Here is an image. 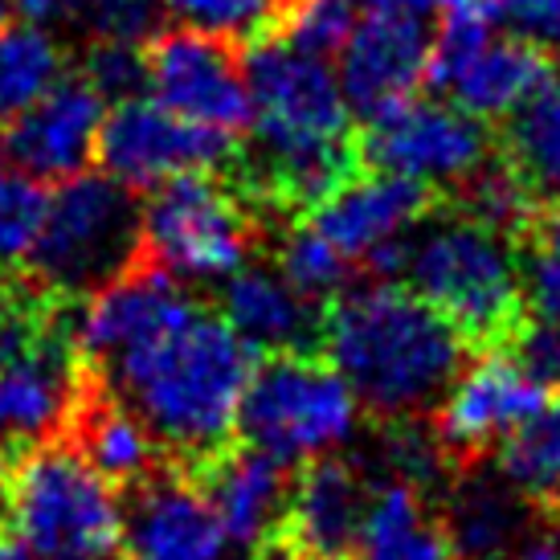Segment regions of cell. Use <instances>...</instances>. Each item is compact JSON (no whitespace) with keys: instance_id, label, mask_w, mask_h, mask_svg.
<instances>
[{"instance_id":"cell-1","label":"cell","mask_w":560,"mask_h":560,"mask_svg":"<svg viewBox=\"0 0 560 560\" xmlns=\"http://www.w3.org/2000/svg\"><path fill=\"white\" fill-rule=\"evenodd\" d=\"M254 152L246 188L258 205L312 209L357 172L352 107L327 58L303 54L282 37H262L246 54Z\"/></svg>"},{"instance_id":"cell-2","label":"cell","mask_w":560,"mask_h":560,"mask_svg":"<svg viewBox=\"0 0 560 560\" xmlns=\"http://www.w3.org/2000/svg\"><path fill=\"white\" fill-rule=\"evenodd\" d=\"M249 373L254 348L221 315L192 307L103 364V385L140 413L160 446H172L185 463H205L230 446Z\"/></svg>"},{"instance_id":"cell-3","label":"cell","mask_w":560,"mask_h":560,"mask_svg":"<svg viewBox=\"0 0 560 560\" xmlns=\"http://www.w3.org/2000/svg\"><path fill=\"white\" fill-rule=\"evenodd\" d=\"M331 369L373 418L401 421L442 401L463 369L467 340L413 287L373 282L336 295L324 315Z\"/></svg>"},{"instance_id":"cell-4","label":"cell","mask_w":560,"mask_h":560,"mask_svg":"<svg viewBox=\"0 0 560 560\" xmlns=\"http://www.w3.org/2000/svg\"><path fill=\"white\" fill-rule=\"evenodd\" d=\"M405 275L438 315H446L467 343L508 340L524 324L520 262L512 237L475 218L430 221L409 237Z\"/></svg>"},{"instance_id":"cell-5","label":"cell","mask_w":560,"mask_h":560,"mask_svg":"<svg viewBox=\"0 0 560 560\" xmlns=\"http://www.w3.org/2000/svg\"><path fill=\"white\" fill-rule=\"evenodd\" d=\"M4 508L33 560H107L124 540L115 482L74 446H33L4 487Z\"/></svg>"},{"instance_id":"cell-6","label":"cell","mask_w":560,"mask_h":560,"mask_svg":"<svg viewBox=\"0 0 560 560\" xmlns=\"http://www.w3.org/2000/svg\"><path fill=\"white\" fill-rule=\"evenodd\" d=\"M140 258V209L131 188L107 172L66 176L46 197V218L30 249L33 282L42 291L82 299Z\"/></svg>"},{"instance_id":"cell-7","label":"cell","mask_w":560,"mask_h":560,"mask_svg":"<svg viewBox=\"0 0 560 560\" xmlns=\"http://www.w3.org/2000/svg\"><path fill=\"white\" fill-rule=\"evenodd\" d=\"M357 393L331 369V360H315L295 348L270 352L262 364H254L237 409V430L249 446L291 467L336 454L357 434Z\"/></svg>"},{"instance_id":"cell-8","label":"cell","mask_w":560,"mask_h":560,"mask_svg":"<svg viewBox=\"0 0 560 560\" xmlns=\"http://www.w3.org/2000/svg\"><path fill=\"white\" fill-rule=\"evenodd\" d=\"M254 221L246 201L209 172H185L152 188L140 209L143 262L168 270L172 279L221 282L246 266Z\"/></svg>"},{"instance_id":"cell-9","label":"cell","mask_w":560,"mask_h":560,"mask_svg":"<svg viewBox=\"0 0 560 560\" xmlns=\"http://www.w3.org/2000/svg\"><path fill=\"white\" fill-rule=\"evenodd\" d=\"M425 79L446 103L475 119H512L552 79V70L545 49L524 33L442 21L430 42Z\"/></svg>"},{"instance_id":"cell-10","label":"cell","mask_w":560,"mask_h":560,"mask_svg":"<svg viewBox=\"0 0 560 560\" xmlns=\"http://www.w3.org/2000/svg\"><path fill=\"white\" fill-rule=\"evenodd\" d=\"M234 156V136L218 127L192 124L176 110L160 107L156 98H119L103 115L94 160L110 180L124 188H156L185 172H218Z\"/></svg>"},{"instance_id":"cell-11","label":"cell","mask_w":560,"mask_h":560,"mask_svg":"<svg viewBox=\"0 0 560 560\" xmlns=\"http://www.w3.org/2000/svg\"><path fill=\"white\" fill-rule=\"evenodd\" d=\"M425 213H430L425 185L373 168L352 172L324 201H315L307 225H315L352 262L360 258L376 275H397L405 270L409 237L425 221Z\"/></svg>"},{"instance_id":"cell-12","label":"cell","mask_w":560,"mask_h":560,"mask_svg":"<svg viewBox=\"0 0 560 560\" xmlns=\"http://www.w3.org/2000/svg\"><path fill=\"white\" fill-rule=\"evenodd\" d=\"M143 74H148L143 86L160 107L176 110L192 124L218 127L230 136L249 127L246 70L225 37L188 25L152 33L143 42Z\"/></svg>"},{"instance_id":"cell-13","label":"cell","mask_w":560,"mask_h":560,"mask_svg":"<svg viewBox=\"0 0 560 560\" xmlns=\"http://www.w3.org/2000/svg\"><path fill=\"white\" fill-rule=\"evenodd\" d=\"M86 381V360L70 340L58 303L46 331L0 364V446L25 454L70 430Z\"/></svg>"},{"instance_id":"cell-14","label":"cell","mask_w":560,"mask_h":560,"mask_svg":"<svg viewBox=\"0 0 560 560\" xmlns=\"http://www.w3.org/2000/svg\"><path fill=\"white\" fill-rule=\"evenodd\" d=\"M360 152L373 160V168L409 176L418 185H463L491 160V140L482 119L454 103L405 98L369 119Z\"/></svg>"},{"instance_id":"cell-15","label":"cell","mask_w":560,"mask_h":560,"mask_svg":"<svg viewBox=\"0 0 560 560\" xmlns=\"http://www.w3.org/2000/svg\"><path fill=\"white\" fill-rule=\"evenodd\" d=\"M192 312L188 295L168 270L152 262L127 266L119 279L94 287L91 295H82L74 312H66V331L86 360V369H103L115 357H124L127 348L152 340L176 319Z\"/></svg>"},{"instance_id":"cell-16","label":"cell","mask_w":560,"mask_h":560,"mask_svg":"<svg viewBox=\"0 0 560 560\" xmlns=\"http://www.w3.org/2000/svg\"><path fill=\"white\" fill-rule=\"evenodd\" d=\"M548 401V389L515 357L487 352L479 364L458 369L442 393L434 438L451 458H479L499 446L524 418Z\"/></svg>"},{"instance_id":"cell-17","label":"cell","mask_w":560,"mask_h":560,"mask_svg":"<svg viewBox=\"0 0 560 560\" xmlns=\"http://www.w3.org/2000/svg\"><path fill=\"white\" fill-rule=\"evenodd\" d=\"M107 98L86 79H58L42 98L16 110L4 131V156L37 180L79 176L94 160Z\"/></svg>"},{"instance_id":"cell-18","label":"cell","mask_w":560,"mask_h":560,"mask_svg":"<svg viewBox=\"0 0 560 560\" xmlns=\"http://www.w3.org/2000/svg\"><path fill=\"white\" fill-rule=\"evenodd\" d=\"M430 37L425 16L409 13H364L340 49V86L352 115L376 119L381 110L413 98L425 82Z\"/></svg>"},{"instance_id":"cell-19","label":"cell","mask_w":560,"mask_h":560,"mask_svg":"<svg viewBox=\"0 0 560 560\" xmlns=\"http://www.w3.org/2000/svg\"><path fill=\"white\" fill-rule=\"evenodd\" d=\"M124 545L131 560H221L230 536L205 487L180 470H156L136 482L124 512Z\"/></svg>"},{"instance_id":"cell-20","label":"cell","mask_w":560,"mask_h":560,"mask_svg":"<svg viewBox=\"0 0 560 560\" xmlns=\"http://www.w3.org/2000/svg\"><path fill=\"white\" fill-rule=\"evenodd\" d=\"M369 491L373 487L364 479V470H357L336 454H324V458L307 463V470L299 475L279 532L287 536L291 548L343 557L357 545L360 520L369 508Z\"/></svg>"},{"instance_id":"cell-21","label":"cell","mask_w":560,"mask_h":560,"mask_svg":"<svg viewBox=\"0 0 560 560\" xmlns=\"http://www.w3.org/2000/svg\"><path fill=\"white\" fill-rule=\"evenodd\" d=\"M205 495L213 499L221 528L234 545H262L282 528V512L291 499L287 463L275 454L246 446V451H218L205 458Z\"/></svg>"},{"instance_id":"cell-22","label":"cell","mask_w":560,"mask_h":560,"mask_svg":"<svg viewBox=\"0 0 560 560\" xmlns=\"http://www.w3.org/2000/svg\"><path fill=\"white\" fill-rule=\"evenodd\" d=\"M221 319L249 348L266 352L307 348L324 324L312 299H303L279 270L266 266H237L230 279H221Z\"/></svg>"},{"instance_id":"cell-23","label":"cell","mask_w":560,"mask_h":560,"mask_svg":"<svg viewBox=\"0 0 560 560\" xmlns=\"http://www.w3.org/2000/svg\"><path fill=\"white\" fill-rule=\"evenodd\" d=\"M74 434V451L91 463L103 479L115 487H136L148 475H156V434L143 425V418L127 401H119L107 385H98V376L86 381L82 401L74 409L70 430Z\"/></svg>"},{"instance_id":"cell-24","label":"cell","mask_w":560,"mask_h":560,"mask_svg":"<svg viewBox=\"0 0 560 560\" xmlns=\"http://www.w3.org/2000/svg\"><path fill=\"white\" fill-rule=\"evenodd\" d=\"M357 560H458L446 520L425 503L418 482L385 479L369 491V508L360 520Z\"/></svg>"},{"instance_id":"cell-25","label":"cell","mask_w":560,"mask_h":560,"mask_svg":"<svg viewBox=\"0 0 560 560\" xmlns=\"http://www.w3.org/2000/svg\"><path fill=\"white\" fill-rule=\"evenodd\" d=\"M442 520L454 557L463 560H508L524 540V503L508 479H467L451 495V512Z\"/></svg>"},{"instance_id":"cell-26","label":"cell","mask_w":560,"mask_h":560,"mask_svg":"<svg viewBox=\"0 0 560 560\" xmlns=\"http://www.w3.org/2000/svg\"><path fill=\"white\" fill-rule=\"evenodd\" d=\"M499 475L520 491V499L560 508V397H548L499 442Z\"/></svg>"},{"instance_id":"cell-27","label":"cell","mask_w":560,"mask_h":560,"mask_svg":"<svg viewBox=\"0 0 560 560\" xmlns=\"http://www.w3.org/2000/svg\"><path fill=\"white\" fill-rule=\"evenodd\" d=\"M508 164L540 197H560V82L548 79L508 127Z\"/></svg>"},{"instance_id":"cell-28","label":"cell","mask_w":560,"mask_h":560,"mask_svg":"<svg viewBox=\"0 0 560 560\" xmlns=\"http://www.w3.org/2000/svg\"><path fill=\"white\" fill-rule=\"evenodd\" d=\"M62 46L37 21L0 25V119H13L62 79Z\"/></svg>"},{"instance_id":"cell-29","label":"cell","mask_w":560,"mask_h":560,"mask_svg":"<svg viewBox=\"0 0 560 560\" xmlns=\"http://www.w3.org/2000/svg\"><path fill=\"white\" fill-rule=\"evenodd\" d=\"M463 209H467V218L482 221V225H491L499 234L515 237L520 230H528L532 221H536V201H540V192L520 176V172L503 160V164H482L475 176L463 180Z\"/></svg>"},{"instance_id":"cell-30","label":"cell","mask_w":560,"mask_h":560,"mask_svg":"<svg viewBox=\"0 0 560 560\" xmlns=\"http://www.w3.org/2000/svg\"><path fill=\"white\" fill-rule=\"evenodd\" d=\"M279 275L295 287L303 299L324 303L343 291V282L352 275V258L327 242L315 225H299L282 237L279 246Z\"/></svg>"},{"instance_id":"cell-31","label":"cell","mask_w":560,"mask_h":560,"mask_svg":"<svg viewBox=\"0 0 560 560\" xmlns=\"http://www.w3.org/2000/svg\"><path fill=\"white\" fill-rule=\"evenodd\" d=\"M46 188L37 176L21 168H0V275L30 262L42 218H46Z\"/></svg>"},{"instance_id":"cell-32","label":"cell","mask_w":560,"mask_h":560,"mask_svg":"<svg viewBox=\"0 0 560 560\" xmlns=\"http://www.w3.org/2000/svg\"><path fill=\"white\" fill-rule=\"evenodd\" d=\"M275 25L287 46L315 58H331L343 49L357 16H352V0H279Z\"/></svg>"},{"instance_id":"cell-33","label":"cell","mask_w":560,"mask_h":560,"mask_svg":"<svg viewBox=\"0 0 560 560\" xmlns=\"http://www.w3.org/2000/svg\"><path fill=\"white\" fill-rule=\"evenodd\" d=\"M160 13L180 21L188 30L213 33L225 42L237 37H258L275 25L279 0H156Z\"/></svg>"},{"instance_id":"cell-34","label":"cell","mask_w":560,"mask_h":560,"mask_svg":"<svg viewBox=\"0 0 560 560\" xmlns=\"http://www.w3.org/2000/svg\"><path fill=\"white\" fill-rule=\"evenodd\" d=\"M58 303L62 299L42 291L37 282H0V364L46 331Z\"/></svg>"},{"instance_id":"cell-35","label":"cell","mask_w":560,"mask_h":560,"mask_svg":"<svg viewBox=\"0 0 560 560\" xmlns=\"http://www.w3.org/2000/svg\"><path fill=\"white\" fill-rule=\"evenodd\" d=\"M82 79L103 98H131L143 86V46L136 42H110L94 37L82 54Z\"/></svg>"},{"instance_id":"cell-36","label":"cell","mask_w":560,"mask_h":560,"mask_svg":"<svg viewBox=\"0 0 560 560\" xmlns=\"http://www.w3.org/2000/svg\"><path fill=\"white\" fill-rule=\"evenodd\" d=\"M442 442L430 438L421 425H409V418H401V425H393L389 438H385V451H381V463L389 470V479L405 482H425L434 479L438 467H442Z\"/></svg>"},{"instance_id":"cell-37","label":"cell","mask_w":560,"mask_h":560,"mask_svg":"<svg viewBox=\"0 0 560 560\" xmlns=\"http://www.w3.org/2000/svg\"><path fill=\"white\" fill-rule=\"evenodd\" d=\"M156 0H94L82 13V25L94 37H110V42H136L143 46L156 33Z\"/></svg>"},{"instance_id":"cell-38","label":"cell","mask_w":560,"mask_h":560,"mask_svg":"<svg viewBox=\"0 0 560 560\" xmlns=\"http://www.w3.org/2000/svg\"><path fill=\"white\" fill-rule=\"evenodd\" d=\"M520 295L524 312L545 324H560V249L540 246L532 249L520 266Z\"/></svg>"},{"instance_id":"cell-39","label":"cell","mask_w":560,"mask_h":560,"mask_svg":"<svg viewBox=\"0 0 560 560\" xmlns=\"http://www.w3.org/2000/svg\"><path fill=\"white\" fill-rule=\"evenodd\" d=\"M515 360H520L545 389L560 385V324H545V319H536L532 327L520 324Z\"/></svg>"},{"instance_id":"cell-40","label":"cell","mask_w":560,"mask_h":560,"mask_svg":"<svg viewBox=\"0 0 560 560\" xmlns=\"http://www.w3.org/2000/svg\"><path fill=\"white\" fill-rule=\"evenodd\" d=\"M94 0H21V9L30 21L49 25V21H82V13L91 9Z\"/></svg>"},{"instance_id":"cell-41","label":"cell","mask_w":560,"mask_h":560,"mask_svg":"<svg viewBox=\"0 0 560 560\" xmlns=\"http://www.w3.org/2000/svg\"><path fill=\"white\" fill-rule=\"evenodd\" d=\"M508 560H560L557 540H520Z\"/></svg>"},{"instance_id":"cell-42","label":"cell","mask_w":560,"mask_h":560,"mask_svg":"<svg viewBox=\"0 0 560 560\" xmlns=\"http://www.w3.org/2000/svg\"><path fill=\"white\" fill-rule=\"evenodd\" d=\"M536 230H540V242L552 249H560V201L545 213H536Z\"/></svg>"},{"instance_id":"cell-43","label":"cell","mask_w":560,"mask_h":560,"mask_svg":"<svg viewBox=\"0 0 560 560\" xmlns=\"http://www.w3.org/2000/svg\"><path fill=\"white\" fill-rule=\"evenodd\" d=\"M0 560H33V552L25 548L21 536H9V532H0Z\"/></svg>"},{"instance_id":"cell-44","label":"cell","mask_w":560,"mask_h":560,"mask_svg":"<svg viewBox=\"0 0 560 560\" xmlns=\"http://www.w3.org/2000/svg\"><path fill=\"white\" fill-rule=\"evenodd\" d=\"M545 37L552 42V46H557V54H560V0H557V9H552V21H548Z\"/></svg>"},{"instance_id":"cell-45","label":"cell","mask_w":560,"mask_h":560,"mask_svg":"<svg viewBox=\"0 0 560 560\" xmlns=\"http://www.w3.org/2000/svg\"><path fill=\"white\" fill-rule=\"evenodd\" d=\"M282 560H340V557H324V552H303V548H291Z\"/></svg>"},{"instance_id":"cell-46","label":"cell","mask_w":560,"mask_h":560,"mask_svg":"<svg viewBox=\"0 0 560 560\" xmlns=\"http://www.w3.org/2000/svg\"><path fill=\"white\" fill-rule=\"evenodd\" d=\"M13 9H21V0H0V25L9 21V13H13Z\"/></svg>"},{"instance_id":"cell-47","label":"cell","mask_w":560,"mask_h":560,"mask_svg":"<svg viewBox=\"0 0 560 560\" xmlns=\"http://www.w3.org/2000/svg\"><path fill=\"white\" fill-rule=\"evenodd\" d=\"M4 487H9V475H4V467H0V508H4Z\"/></svg>"},{"instance_id":"cell-48","label":"cell","mask_w":560,"mask_h":560,"mask_svg":"<svg viewBox=\"0 0 560 560\" xmlns=\"http://www.w3.org/2000/svg\"><path fill=\"white\" fill-rule=\"evenodd\" d=\"M552 540H557V548H560V512H557V532H552Z\"/></svg>"},{"instance_id":"cell-49","label":"cell","mask_w":560,"mask_h":560,"mask_svg":"<svg viewBox=\"0 0 560 560\" xmlns=\"http://www.w3.org/2000/svg\"><path fill=\"white\" fill-rule=\"evenodd\" d=\"M234 560H262V557H234Z\"/></svg>"}]
</instances>
